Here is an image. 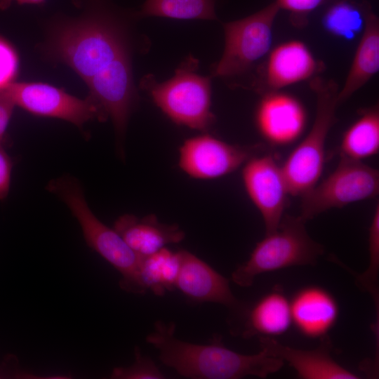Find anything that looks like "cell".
<instances>
[{
  "instance_id": "obj_29",
  "label": "cell",
  "mask_w": 379,
  "mask_h": 379,
  "mask_svg": "<svg viewBox=\"0 0 379 379\" xmlns=\"http://www.w3.org/2000/svg\"><path fill=\"white\" fill-rule=\"evenodd\" d=\"M13 161L0 145V200H4L9 192Z\"/></svg>"
},
{
  "instance_id": "obj_1",
  "label": "cell",
  "mask_w": 379,
  "mask_h": 379,
  "mask_svg": "<svg viewBox=\"0 0 379 379\" xmlns=\"http://www.w3.org/2000/svg\"><path fill=\"white\" fill-rule=\"evenodd\" d=\"M105 0H91L87 15L65 23L54 41L55 53L88 85L90 96L105 101L133 85L128 49L116 13Z\"/></svg>"
},
{
  "instance_id": "obj_18",
  "label": "cell",
  "mask_w": 379,
  "mask_h": 379,
  "mask_svg": "<svg viewBox=\"0 0 379 379\" xmlns=\"http://www.w3.org/2000/svg\"><path fill=\"white\" fill-rule=\"evenodd\" d=\"M180 264V251L163 248L151 255L140 257L134 274L128 280L119 282L120 287L133 293L150 291L162 296L167 291L175 288Z\"/></svg>"
},
{
  "instance_id": "obj_21",
  "label": "cell",
  "mask_w": 379,
  "mask_h": 379,
  "mask_svg": "<svg viewBox=\"0 0 379 379\" xmlns=\"http://www.w3.org/2000/svg\"><path fill=\"white\" fill-rule=\"evenodd\" d=\"M379 151V110L378 107L363 111L344 133L340 157L356 161L375 155Z\"/></svg>"
},
{
  "instance_id": "obj_22",
  "label": "cell",
  "mask_w": 379,
  "mask_h": 379,
  "mask_svg": "<svg viewBox=\"0 0 379 379\" xmlns=\"http://www.w3.org/2000/svg\"><path fill=\"white\" fill-rule=\"evenodd\" d=\"M136 15L177 20L217 19L215 0H146Z\"/></svg>"
},
{
  "instance_id": "obj_26",
  "label": "cell",
  "mask_w": 379,
  "mask_h": 379,
  "mask_svg": "<svg viewBox=\"0 0 379 379\" xmlns=\"http://www.w3.org/2000/svg\"><path fill=\"white\" fill-rule=\"evenodd\" d=\"M18 69V58L12 46L0 38V89L13 82Z\"/></svg>"
},
{
  "instance_id": "obj_25",
  "label": "cell",
  "mask_w": 379,
  "mask_h": 379,
  "mask_svg": "<svg viewBox=\"0 0 379 379\" xmlns=\"http://www.w3.org/2000/svg\"><path fill=\"white\" fill-rule=\"evenodd\" d=\"M135 361L127 367H116L111 373V378L114 379H164L162 372L154 361L143 356L139 347L134 350Z\"/></svg>"
},
{
  "instance_id": "obj_17",
  "label": "cell",
  "mask_w": 379,
  "mask_h": 379,
  "mask_svg": "<svg viewBox=\"0 0 379 379\" xmlns=\"http://www.w3.org/2000/svg\"><path fill=\"white\" fill-rule=\"evenodd\" d=\"M113 228L139 257L151 255L169 244L180 243L185 237L178 225L162 223L154 215L139 218L124 214L116 220Z\"/></svg>"
},
{
  "instance_id": "obj_16",
  "label": "cell",
  "mask_w": 379,
  "mask_h": 379,
  "mask_svg": "<svg viewBox=\"0 0 379 379\" xmlns=\"http://www.w3.org/2000/svg\"><path fill=\"white\" fill-rule=\"evenodd\" d=\"M320 70V64L307 45L298 40L279 44L268 55L265 79L271 91L307 80Z\"/></svg>"
},
{
  "instance_id": "obj_19",
  "label": "cell",
  "mask_w": 379,
  "mask_h": 379,
  "mask_svg": "<svg viewBox=\"0 0 379 379\" xmlns=\"http://www.w3.org/2000/svg\"><path fill=\"white\" fill-rule=\"evenodd\" d=\"M378 70L379 20L369 13L344 85L338 91V104L363 87Z\"/></svg>"
},
{
  "instance_id": "obj_6",
  "label": "cell",
  "mask_w": 379,
  "mask_h": 379,
  "mask_svg": "<svg viewBox=\"0 0 379 379\" xmlns=\"http://www.w3.org/2000/svg\"><path fill=\"white\" fill-rule=\"evenodd\" d=\"M46 189L67 205L78 221L87 245L121 274L120 282L128 280L135 271L140 257L114 228L109 227L95 215L79 182L70 175H63L51 180Z\"/></svg>"
},
{
  "instance_id": "obj_14",
  "label": "cell",
  "mask_w": 379,
  "mask_h": 379,
  "mask_svg": "<svg viewBox=\"0 0 379 379\" xmlns=\"http://www.w3.org/2000/svg\"><path fill=\"white\" fill-rule=\"evenodd\" d=\"M261 350L268 355L288 362L302 379H357L359 376L337 363L331 357L328 336L321 338L316 349H295L279 343L274 338L259 336Z\"/></svg>"
},
{
  "instance_id": "obj_13",
  "label": "cell",
  "mask_w": 379,
  "mask_h": 379,
  "mask_svg": "<svg viewBox=\"0 0 379 379\" xmlns=\"http://www.w3.org/2000/svg\"><path fill=\"white\" fill-rule=\"evenodd\" d=\"M180 264L175 283L190 301L221 304L237 312L243 305L236 298L229 280L193 253L180 251Z\"/></svg>"
},
{
  "instance_id": "obj_5",
  "label": "cell",
  "mask_w": 379,
  "mask_h": 379,
  "mask_svg": "<svg viewBox=\"0 0 379 379\" xmlns=\"http://www.w3.org/2000/svg\"><path fill=\"white\" fill-rule=\"evenodd\" d=\"M311 86L317 95L313 124L281 166L291 196H302L319 182L325 163L327 135L336 120V84L317 77L312 81Z\"/></svg>"
},
{
  "instance_id": "obj_24",
  "label": "cell",
  "mask_w": 379,
  "mask_h": 379,
  "mask_svg": "<svg viewBox=\"0 0 379 379\" xmlns=\"http://www.w3.org/2000/svg\"><path fill=\"white\" fill-rule=\"evenodd\" d=\"M369 263L366 270L356 278L357 285L369 293L378 310L379 205L375 207L368 230Z\"/></svg>"
},
{
  "instance_id": "obj_3",
  "label": "cell",
  "mask_w": 379,
  "mask_h": 379,
  "mask_svg": "<svg viewBox=\"0 0 379 379\" xmlns=\"http://www.w3.org/2000/svg\"><path fill=\"white\" fill-rule=\"evenodd\" d=\"M305 222L300 216L284 215L277 230L265 234L248 259L232 272V281L249 287L260 274L291 266L315 265L324 248L308 234Z\"/></svg>"
},
{
  "instance_id": "obj_23",
  "label": "cell",
  "mask_w": 379,
  "mask_h": 379,
  "mask_svg": "<svg viewBox=\"0 0 379 379\" xmlns=\"http://www.w3.org/2000/svg\"><path fill=\"white\" fill-rule=\"evenodd\" d=\"M368 14L356 4L340 1L332 4L324 13L322 25L330 34L351 40L362 33Z\"/></svg>"
},
{
  "instance_id": "obj_27",
  "label": "cell",
  "mask_w": 379,
  "mask_h": 379,
  "mask_svg": "<svg viewBox=\"0 0 379 379\" xmlns=\"http://www.w3.org/2000/svg\"><path fill=\"white\" fill-rule=\"evenodd\" d=\"M15 104L8 86L0 89V145H4L6 131Z\"/></svg>"
},
{
  "instance_id": "obj_12",
  "label": "cell",
  "mask_w": 379,
  "mask_h": 379,
  "mask_svg": "<svg viewBox=\"0 0 379 379\" xmlns=\"http://www.w3.org/2000/svg\"><path fill=\"white\" fill-rule=\"evenodd\" d=\"M260 134L273 146H286L302 134L307 122L306 111L294 96L279 91L265 94L255 113Z\"/></svg>"
},
{
  "instance_id": "obj_8",
  "label": "cell",
  "mask_w": 379,
  "mask_h": 379,
  "mask_svg": "<svg viewBox=\"0 0 379 379\" xmlns=\"http://www.w3.org/2000/svg\"><path fill=\"white\" fill-rule=\"evenodd\" d=\"M279 11L273 2L246 18L225 23L224 50L213 69V76H238L267 54L272 46L273 25Z\"/></svg>"
},
{
  "instance_id": "obj_7",
  "label": "cell",
  "mask_w": 379,
  "mask_h": 379,
  "mask_svg": "<svg viewBox=\"0 0 379 379\" xmlns=\"http://www.w3.org/2000/svg\"><path fill=\"white\" fill-rule=\"evenodd\" d=\"M378 171L361 161L340 157L334 171L302 197L300 217L305 221L335 208L375 198Z\"/></svg>"
},
{
  "instance_id": "obj_11",
  "label": "cell",
  "mask_w": 379,
  "mask_h": 379,
  "mask_svg": "<svg viewBox=\"0 0 379 379\" xmlns=\"http://www.w3.org/2000/svg\"><path fill=\"white\" fill-rule=\"evenodd\" d=\"M8 88L15 105L34 115L63 119L79 128L91 119H106L89 96L82 100L43 83L13 82Z\"/></svg>"
},
{
  "instance_id": "obj_15",
  "label": "cell",
  "mask_w": 379,
  "mask_h": 379,
  "mask_svg": "<svg viewBox=\"0 0 379 379\" xmlns=\"http://www.w3.org/2000/svg\"><path fill=\"white\" fill-rule=\"evenodd\" d=\"M292 324L302 335L323 338L335 324L339 307L335 297L325 288L307 286L290 300Z\"/></svg>"
},
{
  "instance_id": "obj_10",
  "label": "cell",
  "mask_w": 379,
  "mask_h": 379,
  "mask_svg": "<svg viewBox=\"0 0 379 379\" xmlns=\"http://www.w3.org/2000/svg\"><path fill=\"white\" fill-rule=\"evenodd\" d=\"M241 178L248 197L261 214L265 234L276 231L290 195L281 166L272 154H255L243 165Z\"/></svg>"
},
{
  "instance_id": "obj_30",
  "label": "cell",
  "mask_w": 379,
  "mask_h": 379,
  "mask_svg": "<svg viewBox=\"0 0 379 379\" xmlns=\"http://www.w3.org/2000/svg\"><path fill=\"white\" fill-rule=\"evenodd\" d=\"M46 0H0V9L4 10L10 6L13 1L19 4H42Z\"/></svg>"
},
{
  "instance_id": "obj_2",
  "label": "cell",
  "mask_w": 379,
  "mask_h": 379,
  "mask_svg": "<svg viewBox=\"0 0 379 379\" xmlns=\"http://www.w3.org/2000/svg\"><path fill=\"white\" fill-rule=\"evenodd\" d=\"M175 325L158 320L146 337L159 352V360L179 375L194 379H238L248 375L261 378L278 371L284 362L263 350L244 354L225 347L218 336L209 344H196L175 336Z\"/></svg>"
},
{
  "instance_id": "obj_28",
  "label": "cell",
  "mask_w": 379,
  "mask_h": 379,
  "mask_svg": "<svg viewBox=\"0 0 379 379\" xmlns=\"http://www.w3.org/2000/svg\"><path fill=\"white\" fill-rule=\"evenodd\" d=\"M325 0H275L280 9L293 15H305L319 8Z\"/></svg>"
},
{
  "instance_id": "obj_20",
  "label": "cell",
  "mask_w": 379,
  "mask_h": 379,
  "mask_svg": "<svg viewBox=\"0 0 379 379\" xmlns=\"http://www.w3.org/2000/svg\"><path fill=\"white\" fill-rule=\"evenodd\" d=\"M246 318L244 338L282 335L292 324L290 300L282 291L274 289L254 303Z\"/></svg>"
},
{
  "instance_id": "obj_4",
  "label": "cell",
  "mask_w": 379,
  "mask_h": 379,
  "mask_svg": "<svg viewBox=\"0 0 379 379\" xmlns=\"http://www.w3.org/2000/svg\"><path fill=\"white\" fill-rule=\"evenodd\" d=\"M198 60L189 56L168 81L157 83L151 76L142 81L161 110L178 125L206 132L214 122L211 110L210 78L197 73Z\"/></svg>"
},
{
  "instance_id": "obj_9",
  "label": "cell",
  "mask_w": 379,
  "mask_h": 379,
  "mask_svg": "<svg viewBox=\"0 0 379 379\" xmlns=\"http://www.w3.org/2000/svg\"><path fill=\"white\" fill-rule=\"evenodd\" d=\"M258 147L226 142L209 134L186 140L180 147L178 166L189 177L213 180L225 176L256 154Z\"/></svg>"
}]
</instances>
